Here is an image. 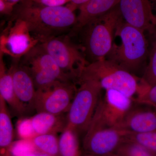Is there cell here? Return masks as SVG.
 Returning a JSON list of instances; mask_svg holds the SVG:
<instances>
[{
  "instance_id": "16",
  "label": "cell",
  "mask_w": 156,
  "mask_h": 156,
  "mask_svg": "<svg viewBox=\"0 0 156 156\" xmlns=\"http://www.w3.org/2000/svg\"><path fill=\"white\" fill-rule=\"evenodd\" d=\"M37 135L55 134L62 132L67 126V118L63 115H56L44 112L37 113L31 118Z\"/></svg>"
},
{
  "instance_id": "1",
  "label": "cell",
  "mask_w": 156,
  "mask_h": 156,
  "mask_svg": "<svg viewBox=\"0 0 156 156\" xmlns=\"http://www.w3.org/2000/svg\"><path fill=\"white\" fill-rule=\"evenodd\" d=\"M76 9L70 4L47 7L24 0L16 9L15 17L25 21L32 35L41 43L54 37L56 33L74 27L77 22Z\"/></svg>"
},
{
  "instance_id": "26",
  "label": "cell",
  "mask_w": 156,
  "mask_h": 156,
  "mask_svg": "<svg viewBox=\"0 0 156 156\" xmlns=\"http://www.w3.org/2000/svg\"><path fill=\"white\" fill-rule=\"evenodd\" d=\"M17 134L21 139L32 140L37 136L34 130L31 118L19 120L17 126Z\"/></svg>"
},
{
  "instance_id": "31",
  "label": "cell",
  "mask_w": 156,
  "mask_h": 156,
  "mask_svg": "<svg viewBox=\"0 0 156 156\" xmlns=\"http://www.w3.org/2000/svg\"><path fill=\"white\" fill-rule=\"evenodd\" d=\"M152 8H153L156 11V0H151Z\"/></svg>"
},
{
  "instance_id": "14",
  "label": "cell",
  "mask_w": 156,
  "mask_h": 156,
  "mask_svg": "<svg viewBox=\"0 0 156 156\" xmlns=\"http://www.w3.org/2000/svg\"><path fill=\"white\" fill-rule=\"evenodd\" d=\"M11 70L17 98L27 111L34 108L36 89L30 75L21 65L12 66Z\"/></svg>"
},
{
  "instance_id": "18",
  "label": "cell",
  "mask_w": 156,
  "mask_h": 156,
  "mask_svg": "<svg viewBox=\"0 0 156 156\" xmlns=\"http://www.w3.org/2000/svg\"><path fill=\"white\" fill-rule=\"evenodd\" d=\"M6 102L0 96V146L6 148L11 145L13 138V125Z\"/></svg>"
},
{
  "instance_id": "30",
  "label": "cell",
  "mask_w": 156,
  "mask_h": 156,
  "mask_svg": "<svg viewBox=\"0 0 156 156\" xmlns=\"http://www.w3.org/2000/svg\"><path fill=\"white\" fill-rule=\"evenodd\" d=\"M7 2H9L13 3V4H15V5L19 2H22L23 1H24V0H6Z\"/></svg>"
},
{
  "instance_id": "33",
  "label": "cell",
  "mask_w": 156,
  "mask_h": 156,
  "mask_svg": "<svg viewBox=\"0 0 156 156\" xmlns=\"http://www.w3.org/2000/svg\"><path fill=\"white\" fill-rule=\"evenodd\" d=\"M39 156H48V155L45 154H43L40 155Z\"/></svg>"
},
{
  "instance_id": "10",
  "label": "cell",
  "mask_w": 156,
  "mask_h": 156,
  "mask_svg": "<svg viewBox=\"0 0 156 156\" xmlns=\"http://www.w3.org/2000/svg\"><path fill=\"white\" fill-rule=\"evenodd\" d=\"M130 132L116 127L89 126L84 138V147L91 154L105 156L118 149Z\"/></svg>"
},
{
  "instance_id": "17",
  "label": "cell",
  "mask_w": 156,
  "mask_h": 156,
  "mask_svg": "<svg viewBox=\"0 0 156 156\" xmlns=\"http://www.w3.org/2000/svg\"><path fill=\"white\" fill-rule=\"evenodd\" d=\"M1 56L0 62V96L19 115L27 111L20 101L14 91L13 77L11 69L7 70Z\"/></svg>"
},
{
  "instance_id": "21",
  "label": "cell",
  "mask_w": 156,
  "mask_h": 156,
  "mask_svg": "<svg viewBox=\"0 0 156 156\" xmlns=\"http://www.w3.org/2000/svg\"><path fill=\"white\" fill-rule=\"evenodd\" d=\"M121 156H156L147 148L134 141L126 140L118 149Z\"/></svg>"
},
{
  "instance_id": "15",
  "label": "cell",
  "mask_w": 156,
  "mask_h": 156,
  "mask_svg": "<svg viewBox=\"0 0 156 156\" xmlns=\"http://www.w3.org/2000/svg\"><path fill=\"white\" fill-rule=\"evenodd\" d=\"M120 0H89L79 7L77 17L78 25L83 27L103 16L116 7Z\"/></svg>"
},
{
  "instance_id": "23",
  "label": "cell",
  "mask_w": 156,
  "mask_h": 156,
  "mask_svg": "<svg viewBox=\"0 0 156 156\" xmlns=\"http://www.w3.org/2000/svg\"><path fill=\"white\" fill-rule=\"evenodd\" d=\"M134 100L136 103L147 105L156 108V84L150 87L141 85Z\"/></svg>"
},
{
  "instance_id": "12",
  "label": "cell",
  "mask_w": 156,
  "mask_h": 156,
  "mask_svg": "<svg viewBox=\"0 0 156 156\" xmlns=\"http://www.w3.org/2000/svg\"><path fill=\"white\" fill-rule=\"evenodd\" d=\"M117 6L126 23L144 32H153L156 26V16L151 0H120Z\"/></svg>"
},
{
  "instance_id": "22",
  "label": "cell",
  "mask_w": 156,
  "mask_h": 156,
  "mask_svg": "<svg viewBox=\"0 0 156 156\" xmlns=\"http://www.w3.org/2000/svg\"><path fill=\"white\" fill-rule=\"evenodd\" d=\"M127 140L139 144L156 154V130L147 133H129Z\"/></svg>"
},
{
  "instance_id": "19",
  "label": "cell",
  "mask_w": 156,
  "mask_h": 156,
  "mask_svg": "<svg viewBox=\"0 0 156 156\" xmlns=\"http://www.w3.org/2000/svg\"><path fill=\"white\" fill-rule=\"evenodd\" d=\"M78 133L66 126L58 139L59 152L61 156H77Z\"/></svg>"
},
{
  "instance_id": "8",
  "label": "cell",
  "mask_w": 156,
  "mask_h": 156,
  "mask_svg": "<svg viewBox=\"0 0 156 156\" xmlns=\"http://www.w3.org/2000/svg\"><path fill=\"white\" fill-rule=\"evenodd\" d=\"M134 98L114 90L101 97L90 125L119 128L134 104Z\"/></svg>"
},
{
  "instance_id": "6",
  "label": "cell",
  "mask_w": 156,
  "mask_h": 156,
  "mask_svg": "<svg viewBox=\"0 0 156 156\" xmlns=\"http://www.w3.org/2000/svg\"><path fill=\"white\" fill-rule=\"evenodd\" d=\"M20 65L30 75L36 90L46 89L57 81L72 80L58 67L54 59L38 44L22 56Z\"/></svg>"
},
{
  "instance_id": "27",
  "label": "cell",
  "mask_w": 156,
  "mask_h": 156,
  "mask_svg": "<svg viewBox=\"0 0 156 156\" xmlns=\"http://www.w3.org/2000/svg\"><path fill=\"white\" fill-rule=\"evenodd\" d=\"M32 2L39 5L47 7H58L64 6L69 2V0H30Z\"/></svg>"
},
{
  "instance_id": "13",
  "label": "cell",
  "mask_w": 156,
  "mask_h": 156,
  "mask_svg": "<svg viewBox=\"0 0 156 156\" xmlns=\"http://www.w3.org/2000/svg\"><path fill=\"white\" fill-rule=\"evenodd\" d=\"M136 103L138 105H133L119 128L131 133H147L156 130V108Z\"/></svg>"
},
{
  "instance_id": "4",
  "label": "cell",
  "mask_w": 156,
  "mask_h": 156,
  "mask_svg": "<svg viewBox=\"0 0 156 156\" xmlns=\"http://www.w3.org/2000/svg\"><path fill=\"white\" fill-rule=\"evenodd\" d=\"M121 17L117 5L82 28L85 30L83 50L91 62L106 58L110 52L116 28Z\"/></svg>"
},
{
  "instance_id": "5",
  "label": "cell",
  "mask_w": 156,
  "mask_h": 156,
  "mask_svg": "<svg viewBox=\"0 0 156 156\" xmlns=\"http://www.w3.org/2000/svg\"><path fill=\"white\" fill-rule=\"evenodd\" d=\"M80 74L97 80L105 91L116 90L131 98H134L140 88L141 84L133 74L106 58L89 63Z\"/></svg>"
},
{
  "instance_id": "20",
  "label": "cell",
  "mask_w": 156,
  "mask_h": 156,
  "mask_svg": "<svg viewBox=\"0 0 156 156\" xmlns=\"http://www.w3.org/2000/svg\"><path fill=\"white\" fill-rule=\"evenodd\" d=\"M36 149L45 154L56 156L59 152L58 140L55 134L38 135L32 140Z\"/></svg>"
},
{
  "instance_id": "11",
  "label": "cell",
  "mask_w": 156,
  "mask_h": 156,
  "mask_svg": "<svg viewBox=\"0 0 156 156\" xmlns=\"http://www.w3.org/2000/svg\"><path fill=\"white\" fill-rule=\"evenodd\" d=\"M39 43L31 33L26 23L16 19L14 24L1 37V54L21 58Z\"/></svg>"
},
{
  "instance_id": "28",
  "label": "cell",
  "mask_w": 156,
  "mask_h": 156,
  "mask_svg": "<svg viewBox=\"0 0 156 156\" xmlns=\"http://www.w3.org/2000/svg\"><path fill=\"white\" fill-rule=\"evenodd\" d=\"M15 5V4L9 2L6 0H0L1 14L7 15L11 14L14 10Z\"/></svg>"
},
{
  "instance_id": "32",
  "label": "cell",
  "mask_w": 156,
  "mask_h": 156,
  "mask_svg": "<svg viewBox=\"0 0 156 156\" xmlns=\"http://www.w3.org/2000/svg\"><path fill=\"white\" fill-rule=\"evenodd\" d=\"M24 156H39L38 155H37L35 153H31L28 154Z\"/></svg>"
},
{
  "instance_id": "2",
  "label": "cell",
  "mask_w": 156,
  "mask_h": 156,
  "mask_svg": "<svg viewBox=\"0 0 156 156\" xmlns=\"http://www.w3.org/2000/svg\"><path fill=\"white\" fill-rule=\"evenodd\" d=\"M143 31L126 23L122 16L117 24L115 36L121 38L120 46L113 44L108 59L133 74L139 69L146 58L147 41Z\"/></svg>"
},
{
  "instance_id": "25",
  "label": "cell",
  "mask_w": 156,
  "mask_h": 156,
  "mask_svg": "<svg viewBox=\"0 0 156 156\" xmlns=\"http://www.w3.org/2000/svg\"><path fill=\"white\" fill-rule=\"evenodd\" d=\"M35 149L32 140L21 139L12 144L10 152L13 156H24L34 153Z\"/></svg>"
},
{
  "instance_id": "9",
  "label": "cell",
  "mask_w": 156,
  "mask_h": 156,
  "mask_svg": "<svg viewBox=\"0 0 156 156\" xmlns=\"http://www.w3.org/2000/svg\"><path fill=\"white\" fill-rule=\"evenodd\" d=\"M76 89L71 81H58L47 89L37 90L34 109L37 113L63 115L69 111Z\"/></svg>"
},
{
  "instance_id": "24",
  "label": "cell",
  "mask_w": 156,
  "mask_h": 156,
  "mask_svg": "<svg viewBox=\"0 0 156 156\" xmlns=\"http://www.w3.org/2000/svg\"><path fill=\"white\" fill-rule=\"evenodd\" d=\"M141 83L148 87L156 84V43L151 52L149 62L144 71Z\"/></svg>"
},
{
  "instance_id": "3",
  "label": "cell",
  "mask_w": 156,
  "mask_h": 156,
  "mask_svg": "<svg viewBox=\"0 0 156 156\" xmlns=\"http://www.w3.org/2000/svg\"><path fill=\"white\" fill-rule=\"evenodd\" d=\"M79 83L75 95L67 116V126L78 133H86L90 126L102 90L96 79L80 74L76 79Z\"/></svg>"
},
{
  "instance_id": "29",
  "label": "cell",
  "mask_w": 156,
  "mask_h": 156,
  "mask_svg": "<svg viewBox=\"0 0 156 156\" xmlns=\"http://www.w3.org/2000/svg\"><path fill=\"white\" fill-rule=\"evenodd\" d=\"M89 0H69V4L75 7L76 9L87 2Z\"/></svg>"
},
{
  "instance_id": "7",
  "label": "cell",
  "mask_w": 156,
  "mask_h": 156,
  "mask_svg": "<svg viewBox=\"0 0 156 156\" xmlns=\"http://www.w3.org/2000/svg\"><path fill=\"white\" fill-rule=\"evenodd\" d=\"M62 72L76 80L82 69L89 64L80 49L67 38H50L40 43Z\"/></svg>"
}]
</instances>
